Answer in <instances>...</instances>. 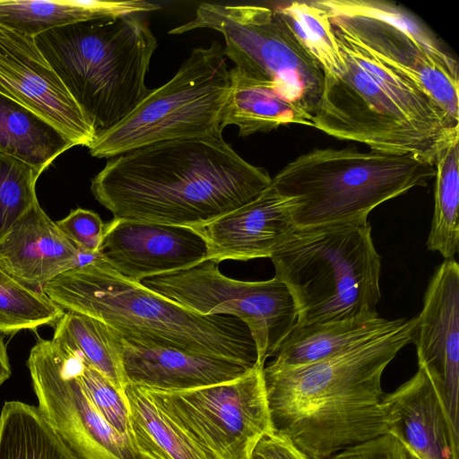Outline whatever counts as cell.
Returning a JSON list of instances; mask_svg holds the SVG:
<instances>
[{
	"label": "cell",
	"mask_w": 459,
	"mask_h": 459,
	"mask_svg": "<svg viewBox=\"0 0 459 459\" xmlns=\"http://www.w3.org/2000/svg\"><path fill=\"white\" fill-rule=\"evenodd\" d=\"M272 183L222 137L160 142L110 158L92 178L114 219L204 226L255 199Z\"/></svg>",
	"instance_id": "6da1fadb"
},
{
	"label": "cell",
	"mask_w": 459,
	"mask_h": 459,
	"mask_svg": "<svg viewBox=\"0 0 459 459\" xmlns=\"http://www.w3.org/2000/svg\"><path fill=\"white\" fill-rule=\"evenodd\" d=\"M417 316L344 352L311 364L263 369L272 431L309 459H328L388 434L382 376L412 342Z\"/></svg>",
	"instance_id": "7a4b0ae2"
},
{
	"label": "cell",
	"mask_w": 459,
	"mask_h": 459,
	"mask_svg": "<svg viewBox=\"0 0 459 459\" xmlns=\"http://www.w3.org/2000/svg\"><path fill=\"white\" fill-rule=\"evenodd\" d=\"M41 290L65 311L98 319L127 342L219 357L247 368L257 363L255 343L242 321L186 308L124 278L100 256L61 273Z\"/></svg>",
	"instance_id": "3957f363"
},
{
	"label": "cell",
	"mask_w": 459,
	"mask_h": 459,
	"mask_svg": "<svg viewBox=\"0 0 459 459\" xmlns=\"http://www.w3.org/2000/svg\"><path fill=\"white\" fill-rule=\"evenodd\" d=\"M36 45L98 134L126 118L147 96L157 40L141 14L51 29Z\"/></svg>",
	"instance_id": "277c9868"
},
{
	"label": "cell",
	"mask_w": 459,
	"mask_h": 459,
	"mask_svg": "<svg viewBox=\"0 0 459 459\" xmlns=\"http://www.w3.org/2000/svg\"><path fill=\"white\" fill-rule=\"evenodd\" d=\"M368 221L298 228L270 257L298 324L378 316L381 257Z\"/></svg>",
	"instance_id": "5b68a950"
},
{
	"label": "cell",
	"mask_w": 459,
	"mask_h": 459,
	"mask_svg": "<svg viewBox=\"0 0 459 459\" xmlns=\"http://www.w3.org/2000/svg\"><path fill=\"white\" fill-rule=\"evenodd\" d=\"M434 165L413 154L353 148L315 149L285 165L272 185L299 199L298 228L368 221L379 204L435 178Z\"/></svg>",
	"instance_id": "8992f818"
},
{
	"label": "cell",
	"mask_w": 459,
	"mask_h": 459,
	"mask_svg": "<svg viewBox=\"0 0 459 459\" xmlns=\"http://www.w3.org/2000/svg\"><path fill=\"white\" fill-rule=\"evenodd\" d=\"M227 59L217 41L194 48L169 81L151 90L126 118L97 135L88 148L91 155L110 159L165 141L222 137L231 83Z\"/></svg>",
	"instance_id": "52a82bcc"
},
{
	"label": "cell",
	"mask_w": 459,
	"mask_h": 459,
	"mask_svg": "<svg viewBox=\"0 0 459 459\" xmlns=\"http://www.w3.org/2000/svg\"><path fill=\"white\" fill-rule=\"evenodd\" d=\"M196 29L219 31L234 67L273 84L285 100L313 116L323 91L324 72L273 8L203 3L191 21L169 33Z\"/></svg>",
	"instance_id": "ba28073f"
},
{
	"label": "cell",
	"mask_w": 459,
	"mask_h": 459,
	"mask_svg": "<svg viewBox=\"0 0 459 459\" xmlns=\"http://www.w3.org/2000/svg\"><path fill=\"white\" fill-rule=\"evenodd\" d=\"M218 264L204 260L141 283L199 314L239 319L255 343L257 363L264 366L298 323L294 298L276 276L267 281H238L222 274Z\"/></svg>",
	"instance_id": "9c48e42d"
},
{
	"label": "cell",
	"mask_w": 459,
	"mask_h": 459,
	"mask_svg": "<svg viewBox=\"0 0 459 459\" xmlns=\"http://www.w3.org/2000/svg\"><path fill=\"white\" fill-rule=\"evenodd\" d=\"M264 367L256 363L237 379L200 388H142L218 459H249L258 440L273 432Z\"/></svg>",
	"instance_id": "30bf717a"
},
{
	"label": "cell",
	"mask_w": 459,
	"mask_h": 459,
	"mask_svg": "<svg viewBox=\"0 0 459 459\" xmlns=\"http://www.w3.org/2000/svg\"><path fill=\"white\" fill-rule=\"evenodd\" d=\"M340 49L346 71L338 78L324 76L314 128L339 140L361 143L371 151L413 154L434 165L445 146L417 128L351 55Z\"/></svg>",
	"instance_id": "8fae6325"
},
{
	"label": "cell",
	"mask_w": 459,
	"mask_h": 459,
	"mask_svg": "<svg viewBox=\"0 0 459 459\" xmlns=\"http://www.w3.org/2000/svg\"><path fill=\"white\" fill-rule=\"evenodd\" d=\"M78 357L58 341L38 337L27 366L39 410L79 459H147L132 436L109 425L76 374Z\"/></svg>",
	"instance_id": "7c38bea8"
},
{
	"label": "cell",
	"mask_w": 459,
	"mask_h": 459,
	"mask_svg": "<svg viewBox=\"0 0 459 459\" xmlns=\"http://www.w3.org/2000/svg\"><path fill=\"white\" fill-rule=\"evenodd\" d=\"M0 93L56 126L75 146L98 133L48 65L32 37L0 24Z\"/></svg>",
	"instance_id": "4fadbf2b"
},
{
	"label": "cell",
	"mask_w": 459,
	"mask_h": 459,
	"mask_svg": "<svg viewBox=\"0 0 459 459\" xmlns=\"http://www.w3.org/2000/svg\"><path fill=\"white\" fill-rule=\"evenodd\" d=\"M207 255L206 240L194 228L113 218L98 256L124 278L142 282L192 267Z\"/></svg>",
	"instance_id": "5bb4252c"
},
{
	"label": "cell",
	"mask_w": 459,
	"mask_h": 459,
	"mask_svg": "<svg viewBox=\"0 0 459 459\" xmlns=\"http://www.w3.org/2000/svg\"><path fill=\"white\" fill-rule=\"evenodd\" d=\"M412 342L418 366L431 378L458 431L459 265L455 260H445L433 273Z\"/></svg>",
	"instance_id": "9a60e30c"
},
{
	"label": "cell",
	"mask_w": 459,
	"mask_h": 459,
	"mask_svg": "<svg viewBox=\"0 0 459 459\" xmlns=\"http://www.w3.org/2000/svg\"><path fill=\"white\" fill-rule=\"evenodd\" d=\"M328 17L335 30L423 91L459 124L458 68L423 52L403 31L381 21Z\"/></svg>",
	"instance_id": "2e32d148"
},
{
	"label": "cell",
	"mask_w": 459,
	"mask_h": 459,
	"mask_svg": "<svg viewBox=\"0 0 459 459\" xmlns=\"http://www.w3.org/2000/svg\"><path fill=\"white\" fill-rule=\"evenodd\" d=\"M298 207L297 197L280 193L271 184L248 204L194 229L206 240V260L271 257L297 229Z\"/></svg>",
	"instance_id": "e0dca14e"
},
{
	"label": "cell",
	"mask_w": 459,
	"mask_h": 459,
	"mask_svg": "<svg viewBox=\"0 0 459 459\" xmlns=\"http://www.w3.org/2000/svg\"><path fill=\"white\" fill-rule=\"evenodd\" d=\"M382 403L388 434L420 459H458L459 433L431 378L421 367Z\"/></svg>",
	"instance_id": "ac0fdd59"
},
{
	"label": "cell",
	"mask_w": 459,
	"mask_h": 459,
	"mask_svg": "<svg viewBox=\"0 0 459 459\" xmlns=\"http://www.w3.org/2000/svg\"><path fill=\"white\" fill-rule=\"evenodd\" d=\"M95 257L81 254L39 202L0 238V270L32 289Z\"/></svg>",
	"instance_id": "d6986e66"
},
{
	"label": "cell",
	"mask_w": 459,
	"mask_h": 459,
	"mask_svg": "<svg viewBox=\"0 0 459 459\" xmlns=\"http://www.w3.org/2000/svg\"><path fill=\"white\" fill-rule=\"evenodd\" d=\"M122 360L127 384L165 391L189 390L229 382L251 368L219 357L144 347L124 339Z\"/></svg>",
	"instance_id": "ffe728a7"
},
{
	"label": "cell",
	"mask_w": 459,
	"mask_h": 459,
	"mask_svg": "<svg viewBox=\"0 0 459 459\" xmlns=\"http://www.w3.org/2000/svg\"><path fill=\"white\" fill-rule=\"evenodd\" d=\"M403 320L378 315L328 323H297L268 366L294 368L331 358L393 330Z\"/></svg>",
	"instance_id": "44dd1931"
},
{
	"label": "cell",
	"mask_w": 459,
	"mask_h": 459,
	"mask_svg": "<svg viewBox=\"0 0 459 459\" xmlns=\"http://www.w3.org/2000/svg\"><path fill=\"white\" fill-rule=\"evenodd\" d=\"M144 0L0 1V24L35 38L60 26L99 19L143 14L160 9Z\"/></svg>",
	"instance_id": "7402d4cb"
},
{
	"label": "cell",
	"mask_w": 459,
	"mask_h": 459,
	"mask_svg": "<svg viewBox=\"0 0 459 459\" xmlns=\"http://www.w3.org/2000/svg\"><path fill=\"white\" fill-rule=\"evenodd\" d=\"M230 91L222 126H236L238 135L269 132L281 126L302 125L314 127L313 116L285 100L268 82L248 77L236 67L230 69Z\"/></svg>",
	"instance_id": "603a6c76"
},
{
	"label": "cell",
	"mask_w": 459,
	"mask_h": 459,
	"mask_svg": "<svg viewBox=\"0 0 459 459\" xmlns=\"http://www.w3.org/2000/svg\"><path fill=\"white\" fill-rule=\"evenodd\" d=\"M131 434L147 459H218L163 411L140 386L127 384Z\"/></svg>",
	"instance_id": "cb8c5ba5"
},
{
	"label": "cell",
	"mask_w": 459,
	"mask_h": 459,
	"mask_svg": "<svg viewBox=\"0 0 459 459\" xmlns=\"http://www.w3.org/2000/svg\"><path fill=\"white\" fill-rule=\"evenodd\" d=\"M75 146L56 126L0 93V153L43 172L61 153Z\"/></svg>",
	"instance_id": "d4e9b609"
},
{
	"label": "cell",
	"mask_w": 459,
	"mask_h": 459,
	"mask_svg": "<svg viewBox=\"0 0 459 459\" xmlns=\"http://www.w3.org/2000/svg\"><path fill=\"white\" fill-rule=\"evenodd\" d=\"M53 339L104 375L125 394L127 381L123 368V338L93 317L65 311L54 326Z\"/></svg>",
	"instance_id": "484cf974"
},
{
	"label": "cell",
	"mask_w": 459,
	"mask_h": 459,
	"mask_svg": "<svg viewBox=\"0 0 459 459\" xmlns=\"http://www.w3.org/2000/svg\"><path fill=\"white\" fill-rule=\"evenodd\" d=\"M0 459H79L38 407L5 402L0 413Z\"/></svg>",
	"instance_id": "4316f807"
},
{
	"label": "cell",
	"mask_w": 459,
	"mask_h": 459,
	"mask_svg": "<svg viewBox=\"0 0 459 459\" xmlns=\"http://www.w3.org/2000/svg\"><path fill=\"white\" fill-rule=\"evenodd\" d=\"M273 10L321 66L325 77L338 78L344 74L345 61L325 9L315 1H292Z\"/></svg>",
	"instance_id": "83f0119b"
},
{
	"label": "cell",
	"mask_w": 459,
	"mask_h": 459,
	"mask_svg": "<svg viewBox=\"0 0 459 459\" xmlns=\"http://www.w3.org/2000/svg\"><path fill=\"white\" fill-rule=\"evenodd\" d=\"M459 139L437 153L434 188V213L427 247L438 252L445 260H452L459 249Z\"/></svg>",
	"instance_id": "f1b7e54d"
},
{
	"label": "cell",
	"mask_w": 459,
	"mask_h": 459,
	"mask_svg": "<svg viewBox=\"0 0 459 459\" xmlns=\"http://www.w3.org/2000/svg\"><path fill=\"white\" fill-rule=\"evenodd\" d=\"M328 14L362 17L385 22L403 31L420 50L453 68L457 62L446 53L434 33L408 10L382 0H316Z\"/></svg>",
	"instance_id": "f546056e"
},
{
	"label": "cell",
	"mask_w": 459,
	"mask_h": 459,
	"mask_svg": "<svg viewBox=\"0 0 459 459\" xmlns=\"http://www.w3.org/2000/svg\"><path fill=\"white\" fill-rule=\"evenodd\" d=\"M65 311L42 290L26 286L0 270V333L13 334L44 325L55 326Z\"/></svg>",
	"instance_id": "4dcf8cb0"
},
{
	"label": "cell",
	"mask_w": 459,
	"mask_h": 459,
	"mask_svg": "<svg viewBox=\"0 0 459 459\" xmlns=\"http://www.w3.org/2000/svg\"><path fill=\"white\" fill-rule=\"evenodd\" d=\"M41 172L0 153V238L36 203V182Z\"/></svg>",
	"instance_id": "1f68e13d"
},
{
	"label": "cell",
	"mask_w": 459,
	"mask_h": 459,
	"mask_svg": "<svg viewBox=\"0 0 459 459\" xmlns=\"http://www.w3.org/2000/svg\"><path fill=\"white\" fill-rule=\"evenodd\" d=\"M77 357V377L95 408L116 430L132 436L129 409L125 394L104 375L85 363L78 355Z\"/></svg>",
	"instance_id": "d6a6232c"
},
{
	"label": "cell",
	"mask_w": 459,
	"mask_h": 459,
	"mask_svg": "<svg viewBox=\"0 0 459 459\" xmlns=\"http://www.w3.org/2000/svg\"><path fill=\"white\" fill-rule=\"evenodd\" d=\"M56 223L81 254L98 256L105 233V224L98 213L77 208Z\"/></svg>",
	"instance_id": "836d02e7"
},
{
	"label": "cell",
	"mask_w": 459,
	"mask_h": 459,
	"mask_svg": "<svg viewBox=\"0 0 459 459\" xmlns=\"http://www.w3.org/2000/svg\"><path fill=\"white\" fill-rule=\"evenodd\" d=\"M328 459H403V446L391 434L348 447Z\"/></svg>",
	"instance_id": "e575fe53"
},
{
	"label": "cell",
	"mask_w": 459,
	"mask_h": 459,
	"mask_svg": "<svg viewBox=\"0 0 459 459\" xmlns=\"http://www.w3.org/2000/svg\"><path fill=\"white\" fill-rule=\"evenodd\" d=\"M249 459H309L290 440L273 432L264 435L253 448Z\"/></svg>",
	"instance_id": "d590c367"
},
{
	"label": "cell",
	"mask_w": 459,
	"mask_h": 459,
	"mask_svg": "<svg viewBox=\"0 0 459 459\" xmlns=\"http://www.w3.org/2000/svg\"><path fill=\"white\" fill-rule=\"evenodd\" d=\"M11 374V365L4 342V334L0 333V386L10 377Z\"/></svg>",
	"instance_id": "8d00e7d4"
},
{
	"label": "cell",
	"mask_w": 459,
	"mask_h": 459,
	"mask_svg": "<svg viewBox=\"0 0 459 459\" xmlns=\"http://www.w3.org/2000/svg\"><path fill=\"white\" fill-rule=\"evenodd\" d=\"M403 446V445H402ZM403 459H420L417 455H415L412 452L408 450L403 446Z\"/></svg>",
	"instance_id": "74e56055"
}]
</instances>
